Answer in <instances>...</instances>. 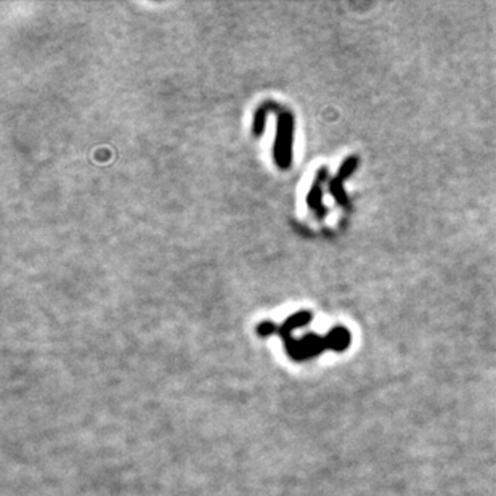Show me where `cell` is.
<instances>
[{
  "instance_id": "obj_1",
  "label": "cell",
  "mask_w": 496,
  "mask_h": 496,
  "mask_svg": "<svg viewBox=\"0 0 496 496\" xmlns=\"http://www.w3.org/2000/svg\"><path fill=\"white\" fill-rule=\"evenodd\" d=\"M293 132H294V118L289 111H278V132L273 153H275V162L279 169H288L291 166L293 157Z\"/></svg>"
},
{
  "instance_id": "obj_2",
  "label": "cell",
  "mask_w": 496,
  "mask_h": 496,
  "mask_svg": "<svg viewBox=\"0 0 496 496\" xmlns=\"http://www.w3.org/2000/svg\"><path fill=\"white\" fill-rule=\"evenodd\" d=\"M357 167H358V157L349 156L341 164L337 176L330 182V192L332 194V198L336 199L337 204L342 206V208H346V209H350V199H349V196H347V193L344 189V180H347V178H349L352 173L357 171Z\"/></svg>"
},
{
  "instance_id": "obj_3",
  "label": "cell",
  "mask_w": 496,
  "mask_h": 496,
  "mask_svg": "<svg viewBox=\"0 0 496 496\" xmlns=\"http://www.w3.org/2000/svg\"><path fill=\"white\" fill-rule=\"evenodd\" d=\"M326 177H328V169L321 167L318 173H316V178L307 196V204L310 206V209L315 210V214L318 215L320 219L326 215V208L323 206V183Z\"/></svg>"
},
{
  "instance_id": "obj_4",
  "label": "cell",
  "mask_w": 496,
  "mask_h": 496,
  "mask_svg": "<svg viewBox=\"0 0 496 496\" xmlns=\"http://www.w3.org/2000/svg\"><path fill=\"white\" fill-rule=\"evenodd\" d=\"M328 337H330L332 350L342 352V350H346L347 347L350 346V332L347 331L346 328H341V326H339V328L331 330Z\"/></svg>"
},
{
  "instance_id": "obj_5",
  "label": "cell",
  "mask_w": 496,
  "mask_h": 496,
  "mask_svg": "<svg viewBox=\"0 0 496 496\" xmlns=\"http://www.w3.org/2000/svg\"><path fill=\"white\" fill-rule=\"evenodd\" d=\"M278 111V107H277V103H273V102H267V103H263L261 108H258L256 111V116H254V125H252V132H254V135L256 137H261L263 134V127H265V118H267V113L268 111Z\"/></svg>"
}]
</instances>
